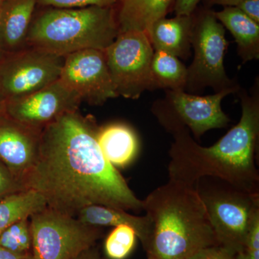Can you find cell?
Masks as SVG:
<instances>
[{"label": "cell", "mask_w": 259, "mask_h": 259, "mask_svg": "<svg viewBox=\"0 0 259 259\" xmlns=\"http://www.w3.org/2000/svg\"><path fill=\"white\" fill-rule=\"evenodd\" d=\"M99 128L95 117L79 110L47 126L38 158L22 180L25 189L41 194L49 208L73 217L94 204L144 209L143 200L102 153Z\"/></svg>", "instance_id": "1"}, {"label": "cell", "mask_w": 259, "mask_h": 259, "mask_svg": "<svg viewBox=\"0 0 259 259\" xmlns=\"http://www.w3.org/2000/svg\"><path fill=\"white\" fill-rule=\"evenodd\" d=\"M242 115L239 122L210 147L197 144L187 128L172 133L169 180L194 186L202 177H215L243 190L259 193L255 153L259 135L258 81L249 95L240 89Z\"/></svg>", "instance_id": "2"}, {"label": "cell", "mask_w": 259, "mask_h": 259, "mask_svg": "<svg viewBox=\"0 0 259 259\" xmlns=\"http://www.w3.org/2000/svg\"><path fill=\"white\" fill-rule=\"evenodd\" d=\"M143 202L152 226L148 259H190L199 250L219 245L194 186L168 180Z\"/></svg>", "instance_id": "3"}, {"label": "cell", "mask_w": 259, "mask_h": 259, "mask_svg": "<svg viewBox=\"0 0 259 259\" xmlns=\"http://www.w3.org/2000/svg\"><path fill=\"white\" fill-rule=\"evenodd\" d=\"M118 34L114 6L48 7L34 15L27 46L65 57L85 49L105 51Z\"/></svg>", "instance_id": "4"}, {"label": "cell", "mask_w": 259, "mask_h": 259, "mask_svg": "<svg viewBox=\"0 0 259 259\" xmlns=\"http://www.w3.org/2000/svg\"><path fill=\"white\" fill-rule=\"evenodd\" d=\"M194 187L218 244L234 255L241 253L250 228L259 218V193L215 177H201Z\"/></svg>", "instance_id": "5"}, {"label": "cell", "mask_w": 259, "mask_h": 259, "mask_svg": "<svg viewBox=\"0 0 259 259\" xmlns=\"http://www.w3.org/2000/svg\"><path fill=\"white\" fill-rule=\"evenodd\" d=\"M194 16L191 40L194 59L187 68L185 91L194 95L211 88L215 93L226 90L238 93L239 85L228 77L225 70L224 57L228 46L226 29L208 7H198Z\"/></svg>", "instance_id": "6"}, {"label": "cell", "mask_w": 259, "mask_h": 259, "mask_svg": "<svg viewBox=\"0 0 259 259\" xmlns=\"http://www.w3.org/2000/svg\"><path fill=\"white\" fill-rule=\"evenodd\" d=\"M32 254L35 259H72L95 246L101 227L47 207L30 218Z\"/></svg>", "instance_id": "7"}, {"label": "cell", "mask_w": 259, "mask_h": 259, "mask_svg": "<svg viewBox=\"0 0 259 259\" xmlns=\"http://www.w3.org/2000/svg\"><path fill=\"white\" fill-rule=\"evenodd\" d=\"M231 90L199 96L185 90H166V97L155 102L152 112L159 123L170 134L187 128L199 140L209 130L224 128L231 120L223 112L221 103Z\"/></svg>", "instance_id": "8"}, {"label": "cell", "mask_w": 259, "mask_h": 259, "mask_svg": "<svg viewBox=\"0 0 259 259\" xmlns=\"http://www.w3.org/2000/svg\"><path fill=\"white\" fill-rule=\"evenodd\" d=\"M152 45L146 32H119L105 50L110 77L117 96L137 100L151 88Z\"/></svg>", "instance_id": "9"}, {"label": "cell", "mask_w": 259, "mask_h": 259, "mask_svg": "<svg viewBox=\"0 0 259 259\" xmlns=\"http://www.w3.org/2000/svg\"><path fill=\"white\" fill-rule=\"evenodd\" d=\"M9 54L0 67L5 102L27 96L60 79L64 56L30 47Z\"/></svg>", "instance_id": "10"}, {"label": "cell", "mask_w": 259, "mask_h": 259, "mask_svg": "<svg viewBox=\"0 0 259 259\" xmlns=\"http://www.w3.org/2000/svg\"><path fill=\"white\" fill-rule=\"evenodd\" d=\"M60 79L94 106L118 97L107 67L105 51L85 49L65 56Z\"/></svg>", "instance_id": "11"}, {"label": "cell", "mask_w": 259, "mask_h": 259, "mask_svg": "<svg viewBox=\"0 0 259 259\" xmlns=\"http://www.w3.org/2000/svg\"><path fill=\"white\" fill-rule=\"evenodd\" d=\"M82 100L60 79L21 98L5 102L7 115L42 131L61 116L79 110Z\"/></svg>", "instance_id": "12"}, {"label": "cell", "mask_w": 259, "mask_h": 259, "mask_svg": "<svg viewBox=\"0 0 259 259\" xmlns=\"http://www.w3.org/2000/svg\"><path fill=\"white\" fill-rule=\"evenodd\" d=\"M5 115L0 118V161L22 183L38 158L42 131Z\"/></svg>", "instance_id": "13"}, {"label": "cell", "mask_w": 259, "mask_h": 259, "mask_svg": "<svg viewBox=\"0 0 259 259\" xmlns=\"http://www.w3.org/2000/svg\"><path fill=\"white\" fill-rule=\"evenodd\" d=\"M194 13L191 15H175V18H162L150 26L146 35L153 50L161 51L181 59L190 57L192 48Z\"/></svg>", "instance_id": "14"}, {"label": "cell", "mask_w": 259, "mask_h": 259, "mask_svg": "<svg viewBox=\"0 0 259 259\" xmlns=\"http://www.w3.org/2000/svg\"><path fill=\"white\" fill-rule=\"evenodd\" d=\"M36 0H5L0 5V47L17 52L27 46Z\"/></svg>", "instance_id": "15"}, {"label": "cell", "mask_w": 259, "mask_h": 259, "mask_svg": "<svg viewBox=\"0 0 259 259\" xmlns=\"http://www.w3.org/2000/svg\"><path fill=\"white\" fill-rule=\"evenodd\" d=\"M176 0H117L115 8L119 32H146L158 19L173 10Z\"/></svg>", "instance_id": "16"}, {"label": "cell", "mask_w": 259, "mask_h": 259, "mask_svg": "<svg viewBox=\"0 0 259 259\" xmlns=\"http://www.w3.org/2000/svg\"><path fill=\"white\" fill-rule=\"evenodd\" d=\"M76 218L81 222L90 226L116 227L125 225L131 227L142 243L145 250L148 249L151 241L152 226L146 214L136 216L129 214L124 209L94 204L80 210Z\"/></svg>", "instance_id": "17"}, {"label": "cell", "mask_w": 259, "mask_h": 259, "mask_svg": "<svg viewBox=\"0 0 259 259\" xmlns=\"http://www.w3.org/2000/svg\"><path fill=\"white\" fill-rule=\"evenodd\" d=\"M214 15L236 40L243 64L259 59V24L236 7H224Z\"/></svg>", "instance_id": "18"}, {"label": "cell", "mask_w": 259, "mask_h": 259, "mask_svg": "<svg viewBox=\"0 0 259 259\" xmlns=\"http://www.w3.org/2000/svg\"><path fill=\"white\" fill-rule=\"evenodd\" d=\"M97 141L105 157L114 166L124 167L134 161L139 151V141L129 126L111 124L99 128Z\"/></svg>", "instance_id": "19"}, {"label": "cell", "mask_w": 259, "mask_h": 259, "mask_svg": "<svg viewBox=\"0 0 259 259\" xmlns=\"http://www.w3.org/2000/svg\"><path fill=\"white\" fill-rule=\"evenodd\" d=\"M48 207L44 196L36 191L26 189L0 199V234L12 225Z\"/></svg>", "instance_id": "20"}, {"label": "cell", "mask_w": 259, "mask_h": 259, "mask_svg": "<svg viewBox=\"0 0 259 259\" xmlns=\"http://www.w3.org/2000/svg\"><path fill=\"white\" fill-rule=\"evenodd\" d=\"M187 68L179 58L161 51H154L151 66L150 90H185Z\"/></svg>", "instance_id": "21"}, {"label": "cell", "mask_w": 259, "mask_h": 259, "mask_svg": "<svg viewBox=\"0 0 259 259\" xmlns=\"http://www.w3.org/2000/svg\"><path fill=\"white\" fill-rule=\"evenodd\" d=\"M137 235L131 227L120 225L115 227L107 237L105 250L110 259H125L134 250Z\"/></svg>", "instance_id": "22"}, {"label": "cell", "mask_w": 259, "mask_h": 259, "mask_svg": "<svg viewBox=\"0 0 259 259\" xmlns=\"http://www.w3.org/2000/svg\"><path fill=\"white\" fill-rule=\"evenodd\" d=\"M0 245L17 254L31 253L32 237L29 220H22L5 230L0 234Z\"/></svg>", "instance_id": "23"}, {"label": "cell", "mask_w": 259, "mask_h": 259, "mask_svg": "<svg viewBox=\"0 0 259 259\" xmlns=\"http://www.w3.org/2000/svg\"><path fill=\"white\" fill-rule=\"evenodd\" d=\"M37 4L46 8H79L90 6H115L117 0H36Z\"/></svg>", "instance_id": "24"}, {"label": "cell", "mask_w": 259, "mask_h": 259, "mask_svg": "<svg viewBox=\"0 0 259 259\" xmlns=\"http://www.w3.org/2000/svg\"><path fill=\"white\" fill-rule=\"evenodd\" d=\"M236 259H259V218L250 228L241 253L235 255Z\"/></svg>", "instance_id": "25"}, {"label": "cell", "mask_w": 259, "mask_h": 259, "mask_svg": "<svg viewBox=\"0 0 259 259\" xmlns=\"http://www.w3.org/2000/svg\"><path fill=\"white\" fill-rule=\"evenodd\" d=\"M24 190L26 189L23 187V184L0 161V199L10 194Z\"/></svg>", "instance_id": "26"}, {"label": "cell", "mask_w": 259, "mask_h": 259, "mask_svg": "<svg viewBox=\"0 0 259 259\" xmlns=\"http://www.w3.org/2000/svg\"><path fill=\"white\" fill-rule=\"evenodd\" d=\"M190 259H236L235 255L221 245L208 247L199 250Z\"/></svg>", "instance_id": "27"}, {"label": "cell", "mask_w": 259, "mask_h": 259, "mask_svg": "<svg viewBox=\"0 0 259 259\" xmlns=\"http://www.w3.org/2000/svg\"><path fill=\"white\" fill-rule=\"evenodd\" d=\"M236 8L255 23L259 24V0H241Z\"/></svg>", "instance_id": "28"}, {"label": "cell", "mask_w": 259, "mask_h": 259, "mask_svg": "<svg viewBox=\"0 0 259 259\" xmlns=\"http://www.w3.org/2000/svg\"><path fill=\"white\" fill-rule=\"evenodd\" d=\"M202 0H176L173 11L175 15H191Z\"/></svg>", "instance_id": "29"}, {"label": "cell", "mask_w": 259, "mask_h": 259, "mask_svg": "<svg viewBox=\"0 0 259 259\" xmlns=\"http://www.w3.org/2000/svg\"><path fill=\"white\" fill-rule=\"evenodd\" d=\"M72 259H105L102 258L100 250L97 247L93 246L88 249L83 250L79 255Z\"/></svg>", "instance_id": "30"}, {"label": "cell", "mask_w": 259, "mask_h": 259, "mask_svg": "<svg viewBox=\"0 0 259 259\" xmlns=\"http://www.w3.org/2000/svg\"><path fill=\"white\" fill-rule=\"evenodd\" d=\"M241 0H202L204 6L211 7L214 5H220L223 7H234Z\"/></svg>", "instance_id": "31"}, {"label": "cell", "mask_w": 259, "mask_h": 259, "mask_svg": "<svg viewBox=\"0 0 259 259\" xmlns=\"http://www.w3.org/2000/svg\"><path fill=\"white\" fill-rule=\"evenodd\" d=\"M28 255L17 254V253H13L10 250L5 249V248L0 245V259H23Z\"/></svg>", "instance_id": "32"}, {"label": "cell", "mask_w": 259, "mask_h": 259, "mask_svg": "<svg viewBox=\"0 0 259 259\" xmlns=\"http://www.w3.org/2000/svg\"><path fill=\"white\" fill-rule=\"evenodd\" d=\"M23 259H35V258H34L33 255H32V253H30V254L27 255L26 257H25V258H24Z\"/></svg>", "instance_id": "33"}, {"label": "cell", "mask_w": 259, "mask_h": 259, "mask_svg": "<svg viewBox=\"0 0 259 259\" xmlns=\"http://www.w3.org/2000/svg\"><path fill=\"white\" fill-rule=\"evenodd\" d=\"M4 1H5V0H0V5H1L2 3H3V2H4Z\"/></svg>", "instance_id": "34"}, {"label": "cell", "mask_w": 259, "mask_h": 259, "mask_svg": "<svg viewBox=\"0 0 259 259\" xmlns=\"http://www.w3.org/2000/svg\"><path fill=\"white\" fill-rule=\"evenodd\" d=\"M0 110H1V104H0Z\"/></svg>", "instance_id": "35"}]
</instances>
